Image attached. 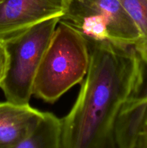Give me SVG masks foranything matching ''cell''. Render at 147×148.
Instances as JSON below:
<instances>
[{"mask_svg": "<svg viewBox=\"0 0 147 148\" xmlns=\"http://www.w3.org/2000/svg\"><path fill=\"white\" fill-rule=\"evenodd\" d=\"M86 38L89 67L61 119L62 148H115V121L127 101L141 92L144 63L133 46Z\"/></svg>", "mask_w": 147, "mask_h": 148, "instance_id": "cell-1", "label": "cell"}, {"mask_svg": "<svg viewBox=\"0 0 147 148\" xmlns=\"http://www.w3.org/2000/svg\"><path fill=\"white\" fill-rule=\"evenodd\" d=\"M89 64L86 36L69 22L60 19L37 69L33 95L54 103L82 82Z\"/></svg>", "mask_w": 147, "mask_h": 148, "instance_id": "cell-2", "label": "cell"}, {"mask_svg": "<svg viewBox=\"0 0 147 148\" xmlns=\"http://www.w3.org/2000/svg\"><path fill=\"white\" fill-rule=\"evenodd\" d=\"M60 19L45 20L4 42L9 67L0 88L7 101L19 105L29 103L37 69Z\"/></svg>", "mask_w": 147, "mask_h": 148, "instance_id": "cell-3", "label": "cell"}, {"mask_svg": "<svg viewBox=\"0 0 147 148\" xmlns=\"http://www.w3.org/2000/svg\"><path fill=\"white\" fill-rule=\"evenodd\" d=\"M61 20L96 40L134 46L139 39L138 29L119 0H66Z\"/></svg>", "mask_w": 147, "mask_h": 148, "instance_id": "cell-4", "label": "cell"}, {"mask_svg": "<svg viewBox=\"0 0 147 148\" xmlns=\"http://www.w3.org/2000/svg\"><path fill=\"white\" fill-rule=\"evenodd\" d=\"M66 0H1L0 40L6 42L33 26L61 17Z\"/></svg>", "mask_w": 147, "mask_h": 148, "instance_id": "cell-5", "label": "cell"}, {"mask_svg": "<svg viewBox=\"0 0 147 148\" xmlns=\"http://www.w3.org/2000/svg\"><path fill=\"white\" fill-rule=\"evenodd\" d=\"M42 115L29 103H0V148H18Z\"/></svg>", "mask_w": 147, "mask_h": 148, "instance_id": "cell-6", "label": "cell"}, {"mask_svg": "<svg viewBox=\"0 0 147 148\" xmlns=\"http://www.w3.org/2000/svg\"><path fill=\"white\" fill-rule=\"evenodd\" d=\"M147 127V99L145 95L131 98L121 109L114 128L116 147L137 148L140 135Z\"/></svg>", "mask_w": 147, "mask_h": 148, "instance_id": "cell-7", "label": "cell"}, {"mask_svg": "<svg viewBox=\"0 0 147 148\" xmlns=\"http://www.w3.org/2000/svg\"><path fill=\"white\" fill-rule=\"evenodd\" d=\"M62 120L50 112H43L28 137L18 148H62Z\"/></svg>", "mask_w": 147, "mask_h": 148, "instance_id": "cell-8", "label": "cell"}, {"mask_svg": "<svg viewBox=\"0 0 147 148\" xmlns=\"http://www.w3.org/2000/svg\"><path fill=\"white\" fill-rule=\"evenodd\" d=\"M132 19L139 33L133 46L144 64H147V0H119Z\"/></svg>", "mask_w": 147, "mask_h": 148, "instance_id": "cell-9", "label": "cell"}, {"mask_svg": "<svg viewBox=\"0 0 147 148\" xmlns=\"http://www.w3.org/2000/svg\"><path fill=\"white\" fill-rule=\"evenodd\" d=\"M9 67V54L5 43L0 40V85L5 79Z\"/></svg>", "mask_w": 147, "mask_h": 148, "instance_id": "cell-10", "label": "cell"}, {"mask_svg": "<svg viewBox=\"0 0 147 148\" xmlns=\"http://www.w3.org/2000/svg\"><path fill=\"white\" fill-rule=\"evenodd\" d=\"M137 148H147V127L140 135Z\"/></svg>", "mask_w": 147, "mask_h": 148, "instance_id": "cell-11", "label": "cell"}, {"mask_svg": "<svg viewBox=\"0 0 147 148\" xmlns=\"http://www.w3.org/2000/svg\"><path fill=\"white\" fill-rule=\"evenodd\" d=\"M145 95V96H146V99H147V92H146V93L145 95Z\"/></svg>", "mask_w": 147, "mask_h": 148, "instance_id": "cell-12", "label": "cell"}, {"mask_svg": "<svg viewBox=\"0 0 147 148\" xmlns=\"http://www.w3.org/2000/svg\"><path fill=\"white\" fill-rule=\"evenodd\" d=\"M0 1H1V0H0Z\"/></svg>", "mask_w": 147, "mask_h": 148, "instance_id": "cell-13", "label": "cell"}]
</instances>
